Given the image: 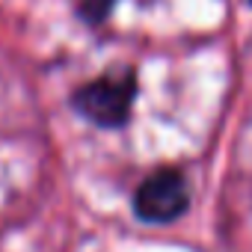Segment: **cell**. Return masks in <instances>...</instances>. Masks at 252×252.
Here are the masks:
<instances>
[{
  "instance_id": "cell-2",
  "label": "cell",
  "mask_w": 252,
  "mask_h": 252,
  "mask_svg": "<svg viewBox=\"0 0 252 252\" xmlns=\"http://www.w3.org/2000/svg\"><path fill=\"white\" fill-rule=\"evenodd\" d=\"M187 205H190V190L178 169H158L140 184L134 196V211L146 222H169L181 217Z\"/></svg>"
},
{
  "instance_id": "cell-3",
  "label": "cell",
  "mask_w": 252,
  "mask_h": 252,
  "mask_svg": "<svg viewBox=\"0 0 252 252\" xmlns=\"http://www.w3.org/2000/svg\"><path fill=\"white\" fill-rule=\"evenodd\" d=\"M113 3H116V0H86V3H83V15H86L89 21H101V18L110 12Z\"/></svg>"
},
{
  "instance_id": "cell-1",
  "label": "cell",
  "mask_w": 252,
  "mask_h": 252,
  "mask_svg": "<svg viewBox=\"0 0 252 252\" xmlns=\"http://www.w3.org/2000/svg\"><path fill=\"white\" fill-rule=\"evenodd\" d=\"M137 98V77L131 68H116L92 83H86L83 89L74 92V110L101 125V128H119L128 122L131 107Z\"/></svg>"
}]
</instances>
